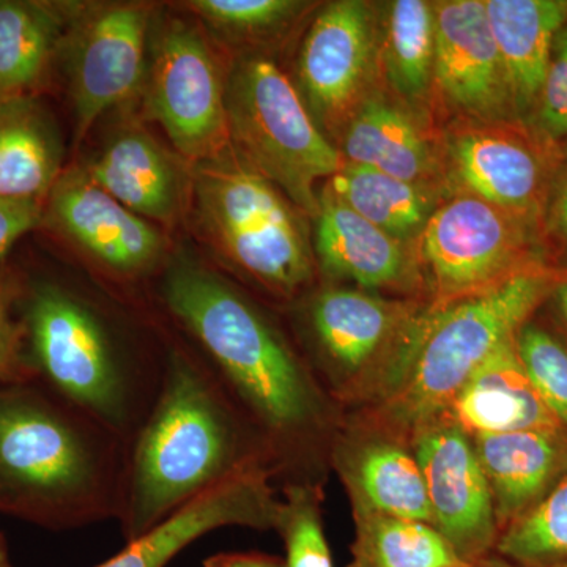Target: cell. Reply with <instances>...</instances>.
Returning <instances> with one entry per match:
<instances>
[{
    "mask_svg": "<svg viewBox=\"0 0 567 567\" xmlns=\"http://www.w3.org/2000/svg\"><path fill=\"white\" fill-rule=\"evenodd\" d=\"M494 498L499 533L567 475V434L522 431L470 436Z\"/></svg>",
    "mask_w": 567,
    "mask_h": 567,
    "instance_id": "obj_18",
    "label": "cell"
},
{
    "mask_svg": "<svg viewBox=\"0 0 567 567\" xmlns=\"http://www.w3.org/2000/svg\"><path fill=\"white\" fill-rule=\"evenodd\" d=\"M159 297L262 436L275 473L308 465L330 431V404L278 328L234 284L188 257L166 268Z\"/></svg>",
    "mask_w": 567,
    "mask_h": 567,
    "instance_id": "obj_1",
    "label": "cell"
},
{
    "mask_svg": "<svg viewBox=\"0 0 567 567\" xmlns=\"http://www.w3.org/2000/svg\"><path fill=\"white\" fill-rule=\"evenodd\" d=\"M492 35L505 66L514 112L535 111L555 39L567 22L557 0H487Z\"/></svg>",
    "mask_w": 567,
    "mask_h": 567,
    "instance_id": "obj_21",
    "label": "cell"
},
{
    "mask_svg": "<svg viewBox=\"0 0 567 567\" xmlns=\"http://www.w3.org/2000/svg\"><path fill=\"white\" fill-rule=\"evenodd\" d=\"M316 216V254L324 274L371 289L404 279L406 259L401 244L342 204L330 189L319 197Z\"/></svg>",
    "mask_w": 567,
    "mask_h": 567,
    "instance_id": "obj_22",
    "label": "cell"
},
{
    "mask_svg": "<svg viewBox=\"0 0 567 567\" xmlns=\"http://www.w3.org/2000/svg\"><path fill=\"white\" fill-rule=\"evenodd\" d=\"M128 445L40 380L0 383V511L52 529L121 517Z\"/></svg>",
    "mask_w": 567,
    "mask_h": 567,
    "instance_id": "obj_3",
    "label": "cell"
},
{
    "mask_svg": "<svg viewBox=\"0 0 567 567\" xmlns=\"http://www.w3.org/2000/svg\"><path fill=\"white\" fill-rule=\"evenodd\" d=\"M39 200L0 197V257L41 221Z\"/></svg>",
    "mask_w": 567,
    "mask_h": 567,
    "instance_id": "obj_36",
    "label": "cell"
},
{
    "mask_svg": "<svg viewBox=\"0 0 567 567\" xmlns=\"http://www.w3.org/2000/svg\"><path fill=\"white\" fill-rule=\"evenodd\" d=\"M147 11L112 6L82 22L70 51V92L78 130L128 99L144 74Z\"/></svg>",
    "mask_w": 567,
    "mask_h": 567,
    "instance_id": "obj_12",
    "label": "cell"
},
{
    "mask_svg": "<svg viewBox=\"0 0 567 567\" xmlns=\"http://www.w3.org/2000/svg\"><path fill=\"white\" fill-rule=\"evenodd\" d=\"M350 163L371 167L399 181H420L429 167L424 137L409 115L382 102L365 103L347 130Z\"/></svg>",
    "mask_w": 567,
    "mask_h": 567,
    "instance_id": "obj_26",
    "label": "cell"
},
{
    "mask_svg": "<svg viewBox=\"0 0 567 567\" xmlns=\"http://www.w3.org/2000/svg\"><path fill=\"white\" fill-rule=\"evenodd\" d=\"M401 316V306L350 289H324L309 305L319 346L341 374L352 377L375 360Z\"/></svg>",
    "mask_w": 567,
    "mask_h": 567,
    "instance_id": "obj_23",
    "label": "cell"
},
{
    "mask_svg": "<svg viewBox=\"0 0 567 567\" xmlns=\"http://www.w3.org/2000/svg\"><path fill=\"white\" fill-rule=\"evenodd\" d=\"M357 543L349 567H476L432 525L357 513Z\"/></svg>",
    "mask_w": 567,
    "mask_h": 567,
    "instance_id": "obj_28",
    "label": "cell"
},
{
    "mask_svg": "<svg viewBox=\"0 0 567 567\" xmlns=\"http://www.w3.org/2000/svg\"><path fill=\"white\" fill-rule=\"evenodd\" d=\"M457 177L468 192L535 224L547 200L548 173L543 155L524 134L477 130L453 144Z\"/></svg>",
    "mask_w": 567,
    "mask_h": 567,
    "instance_id": "obj_16",
    "label": "cell"
},
{
    "mask_svg": "<svg viewBox=\"0 0 567 567\" xmlns=\"http://www.w3.org/2000/svg\"><path fill=\"white\" fill-rule=\"evenodd\" d=\"M147 111L182 155L218 158L230 142L226 84L203 33L183 21L164 28L156 41Z\"/></svg>",
    "mask_w": 567,
    "mask_h": 567,
    "instance_id": "obj_8",
    "label": "cell"
},
{
    "mask_svg": "<svg viewBox=\"0 0 567 567\" xmlns=\"http://www.w3.org/2000/svg\"><path fill=\"white\" fill-rule=\"evenodd\" d=\"M548 567H567V563H561V565L548 566Z\"/></svg>",
    "mask_w": 567,
    "mask_h": 567,
    "instance_id": "obj_42",
    "label": "cell"
},
{
    "mask_svg": "<svg viewBox=\"0 0 567 567\" xmlns=\"http://www.w3.org/2000/svg\"><path fill=\"white\" fill-rule=\"evenodd\" d=\"M494 555L513 567L567 563V475L536 506L503 528Z\"/></svg>",
    "mask_w": 567,
    "mask_h": 567,
    "instance_id": "obj_30",
    "label": "cell"
},
{
    "mask_svg": "<svg viewBox=\"0 0 567 567\" xmlns=\"http://www.w3.org/2000/svg\"><path fill=\"white\" fill-rule=\"evenodd\" d=\"M548 298H551L559 322H561L567 334V279L566 281H557Z\"/></svg>",
    "mask_w": 567,
    "mask_h": 567,
    "instance_id": "obj_39",
    "label": "cell"
},
{
    "mask_svg": "<svg viewBox=\"0 0 567 567\" xmlns=\"http://www.w3.org/2000/svg\"><path fill=\"white\" fill-rule=\"evenodd\" d=\"M0 567H14L11 565L9 547H7L6 537L0 535Z\"/></svg>",
    "mask_w": 567,
    "mask_h": 567,
    "instance_id": "obj_40",
    "label": "cell"
},
{
    "mask_svg": "<svg viewBox=\"0 0 567 567\" xmlns=\"http://www.w3.org/2000/svg\"><path fill=\"white\" fill-rule=\"evenodd\" d=\"M204 567H286L282 559L264 554H218L205 559Z\"/></svg>",
    "mask_w": 567,
    "mask_h": 567,
    "instance_id": "obj_38",
    "label": "cell"
},
{
    "mask_svg": "<svg viewBox=\"0 0 567 567\" xmlns=\"http://www.w3.org/2000/svg\"><path fill=\"white\" fill-rule=\"evenodd\" d=\"M13 289L0 281V383L35 379L24 350V323L13 316Z\"/></svg>",
    "mask_w": 567,
    "mask_h": 567,
    "instance_id": "obj_35",
    "label": "cell"
},
{
    "mask_svg": "<svg viewBox=\"0 0 567 567\" xmlns=\"http://www.w3.org/2000/svg\"><path fill=\"white\" fill-rule=\"evenodd\" d=\"M275 475L262 436L200 358L167 346L162 386L128 443L121 522L126 543L230 477Z\"/></svg>",
    "mask_w": 567,
    "mask_h": 567,
    "instance_id": "obj_2",
    "label": "cell"
},
{
    "mask_svg": "<svg viewBox=\"0 0 567 567\" xmlns=\"http://www.w3.org/2000/svg\"><path fill=\"white\" fill-rule=\"evenodd\" d=\"M271 477L265 470H252L224 481L96 567H166L186 547L215 529H276L281 499L276 498Z\"/></svg>",
    "mask_w": 567,
    "mask_h": 567,
    "instance_id": "obj_13",
    "label": "cell"
},
{
    "mask_svg": "<svg viewBox=\"0 0 567 567\" xmlns=\"http://www.w3.org/2000/svg\"><path fill=\"white\" fill-rule=\"evenodd\" d=\"M435 7L423 0L391 3L386 63L391 81L406 96L421 95L434 78Z\"/></svg>",
    "mask_w": 567,
    "mask_h": 567,
    "instance_id": "obj_29",
    "label": "cell"
},
{
    "mask_svg": "<svg viewBox=\"0 0 567 567\" xmlns=\"http://www.w3.org/2000/svg\"><path fill=\"white\" fill-rule=\"evenodd\" d=\"M305 3L293 0H193L188 9L223 35L254 37L274 31Z\"/></svg>",
    "mask_w": 567,
    "mask_h": 567,
    "instance_id": "obj_33",
    "label": "cell"
},
{
    "mask_svg": "<svg viewBox=\"0 0 567 567\" xmlns=\"http://www.w3.org/2000/svg\"><path fill=\"white\" fill-rule=\"evenodd\" d=\"M194 199L204 233L224 256L281 297L312 278L311 252L292 208L249 164L224 156L200 162Z\"/></svg>",
    "mask_w": 567,
    "mask_h": 567,
    "instance_id": "obj_6",
    "label": "cell"
},
{
    "mask_svg": "<svg viewBox=\"0 0 567 567\" xmlns=\"http://www.w3.org/2000/svg\"><path fill=\"white\" fill-rule=\"evenodd\" d=\"M555 284L532 267L432 316L399 360L380 424L390 434L415 435L439 421L480 365L529 322Z\"/></svg>",
    "mask_w": 567,
    "mask_h": 567,
    "instance_id": "obj_5",
    "label": "cell"
},
{
    "mask_svg": "<svg viewBox=\"0 0 567 567\" xmlns=\"http://www.w3.org/2000/svg\"><path fill=\"white\" fill-rule=\"evenodd\" d=\"M476 567H513L507 565V563L502 561V559L498 558H488L487 561L481 563V565H477Z\"/></svg>",
    "mask_w": 567,
    "mask_h": 567,
    "instance_id": "obj_41",
    "label": "cell"
},
{
    "mask_svg": "<svg viewBox=\"0 0 567 567\" xmlns=\"http://www.w3.org/2000/svg\"><path fill=\"white\" fill-rule=\"evenodd\" d=\"M372 48L374 18L364 2L341 0L320 11L298 59L309 112L331 118L352 104L363 89Z\"/></svg>",
    "mask_w": 567,
    "mask_h": 567,
    "instance_id": "obj_15",
    "label": "cell"
},
{
    "mask_svg": "<svg viewBox=\"0 0 567 567\" xmlns=\"http://www.w3.org/2000/svg\"><path fill=\"white\" fill-rule=\"evenodd\" d=\"M61 20L47 3L0 0V102L25 96L43 80Z\"/></svg>",
    "mask_w": 567,
    "mask_h": 567,
    "instance_id": "obj_25",
    "label": "cell"
},
{
    "mask_svg": "<svg viewBox=\"0 0 567 567\" xmlns=\"http://www.w3.org/2000/svg\"><path fill=\"white\" fill-rule=\"evenodd\" d=\"M434 527L472 565L494 555L499 537L494 498L472 439L439 420L413 435Z\"/></svg>",
    "mask_w": 567,
    "mask_h": 567,
    "instance_id": "obj_10",
    "label": "cell"
},
{
    "mask_svg": "<svg viewBox=\"0 0 567 567\" xmlns=\"http://www.w3.org/2000/svg\"><path fill=\"white\" fill-rule=\"evenodd\" d=\"M535 111L537 125L547 137H567V22L555 39Z\"/></svg>",
    "mask_w": 567,
    "mask_h": 567,
    "instance_id": "obj_34",
    "label": "cell"
},
{
    "mask_svg": "<svg viewBox=\"0 0 567 567\" xmlns=\"http://www.w3.org/2000/svg\"><path fill=\"white\" fill-rule=\"evenodd\" d=\"M61 163L47 112L28 96L0 102V197L41 203L61 177Z\"/></svg>",
    "mask_w": 567,
    "mask_h": 567,
    "instance_id": "obj_24",
    "label": "cell"
},
{
    "mask_svg": "<svg viewBox=\"0 0 567 567\" xmlns=\"http://www.w3.org/2000/svg\"><path fill=\"white\" fill-rule=\"evenodd\" d=\"M546 204L548 234L567 252V171L548 189Z\"/></svg>",
    "mask_w": 567,
    "mask_h": 567,
    "instance_id": "obj_37",
    "label": "cell"
},
{
    "mask_svg": "<svg viewBox=\"0 0 567 567\" xmlns=\"http://www.w3.org/2000/svg\"><path fill=\"white\" fill-rule=\"evenodd\" d=\"M518 357L551 415L567 434V344L546 328L527 322L516 336Z\"/></svg>",
    "mask_w": 567,
    "mask_h": 567,
    "instance_id": "obj_32",
    "label": "cell"
},
{
    "mask_svg": "<svg viewBox=\"0 0 567 567\" xmlns=\"http://www.w3.org/2000/svg\"><path fill=\"white\" fill-rule=\"evenodd\" d=\"M330 193L398 241L424 229L431 218V200L416 183L371 167L346 164L331 177Z\"/></svg>",
    "mask_w": 567,
    "mask_h": 567,
    "instance_id": "obj_27",
    "label": "cell"
},
{
    "mask_svg": "<svg viewBox=\"0 0 567 567\" xmlns=\"http://www.w3.org/2000/svg\"><path fill=\"white\" fill-rule=\"evenodd\" d=\"M440 420L468 436L563 431L518 357L516 338L498 347L470 377Z\"/></svg>",
    "mask_w": 567,
    "mask_h": 567,
    "instance_id": "obj_17",
    "label": "cell"
},
{
    "mask_svg": "<svg viewBox=\"0 0 567 567\" xmlns=\"http://www.w3.org/2000/svg\"><path fill=\"white\" fill-rule=\"evenodd\" d=\"M226 114L230 141L245 163L316 216V182L341 171V155L317 128L289 78L265 58L238 62L226 82Z\"/></svg>",
    "mask_w": 567,
    "mask_h": 567,
    "instance_id": "obj_7",
    "label": "cell"
},
{
    "mask_svg": "<svg viewBox=\"0 0 567 567\" xmlns=\"http://www.w3.org/2000/svg\"><path fill=\"white\" fill-rule=\"evenodd\" d=\"M434 80L458 110L480 117L514 111L505 66L488 24L486 2L451 0L435 7Z\"/></svg>",
    "mask_w": 567,
    "mask_h": 567,
    "instance_id": "obj_14",
    "label": "cell"
},
{
    "mask_svg": "<svg viewBox=\"0 0 567 567\" xmlns=\"http://www.w3.org/2000/svg\"><path fill=\"white\" fill-rule=\"evenodd\" d=\"M24 311L35 379L128 445L155 402L164 363H142L95 305L61 284H32Z\"/></svg>",
    "mask_w": 567,
    "mask_h": 567,
    "instance_id": "obj_4",
    "label": "cell"
},
{
    "mask_svg": "<svg viewBox=\"0 0 567 567\" xmlns=\"http://www.w3.org/2000/svg\"><path fill=\"white\" fill-rule=\"evenodd\" d=\"M533 224L480 197H456L432 213L423 254L440 292L473 295L536 267Z\"/></svg>",
    "mask_w": 567,
    "mask_h": 567,
    "instance_id": "obj_9",
    "label": "cell"
},
{
    "mask_svg": "<svg viewBox=\"0 0 567 567\" xmlns=\"http://www.w3.org/2000/svg\"><path fill=\"white\" fill-rule=\"evenodd\" d=\"M276 529L286 546V567H333L320 517V495L315 484L286 488Z\"/></svg>",
    "mask_w": 567,
    "mask_h": 567,
    "instance_id": "obj_31",
    "label": "cell"
},
{
    "mask_svg": "<svg viewBox=\"0 0 567 567\" xmlns=\"http://www.w3.org/2000/svg\"><path fill=\"white\" fill-rule=\"evenodd\" d=\"M51 221L112 275L134 279L158 267L162 233L100 188L84 171L61 175L50 193Z\"/></svg>",
    "mask_w": 567,
    "mask_h": 567,
    "instance_id": "obj_11",
    "label": "cell"
},
{
    "mask_svg": "<svg viewBox=\"0 0 567 567\" xmlns=\"http://www.w3.org/2000/svg\"><path fill=\"white\" fill-rule=\"evenodd\" d=\"M336 464L357 513L423 522L434 527L421 466L413 451L394 439L336 446Z\"/></svg>",
    "mask_w": 567,
    "mask_h": 567,
    "instance_id": "obj_20",
    "label": "cell"
},
{
    "mask_svg": "<svg viewBox=\"0 0 567 567\" xmlns=\"http://www.w3.org/2000/svg\"><path fill=\"white\" fill-rule=\"evenodd\" d=\"M85 174L144 219L169 223L181 208V169L144 130L128 128L115 134Z\"/></svg>",
    "mask_w": 567,
    "mask_h": 567,
    "instance_id": "obj_19",
    "label": "cell"
}]
</instances>
